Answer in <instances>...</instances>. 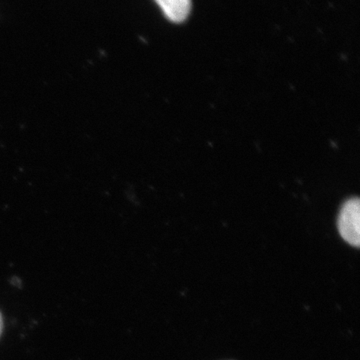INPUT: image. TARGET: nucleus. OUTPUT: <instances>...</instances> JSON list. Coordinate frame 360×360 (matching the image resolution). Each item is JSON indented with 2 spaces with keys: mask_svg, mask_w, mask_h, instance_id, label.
Segmentation results:
<instances>
[{
  "mask_svg": "<svg viewBox=\"0 0 360 360\" xmlns=\"http://www.w3.org/2000/svg\"><path fill=\"white\" fill-rule=\"evenodd\" d=\"M359 212V200L354 198L345 203L338 219V229L341 238L355 248H359L360 243Z\"/></svg>",
  "mask_w": 360,
  "mask_h": 360,
  "instance_id": "nucleus-1",
  "label": "nucleus"
},
{
  "mask_svg": "<svg viewBox=\"0 0 360 360\" xmlns=\"http://www.w3.org/2000/svg\"><path fill=\"white\" fill-rule=\"evenodd\" d=\"M165 16L172 22H182L191 11V0H155Z\"/></svg>",
  "mask_w": 360,
  "mask_h": 360,
  "instance_id": "nucleus-2",
  "label": "nucleus"
},
{
  "mask_svg": "<svg viewBox=\"0 0 360 360\" xmlns=\"http://www.w3.org/2000/svg\"><path fill=\"white\" fill-rule=\"evenodd\" d=\"M2 326H4V323H2V317L1 314H0V335H1L2 333Z\"/></svg>",
  "mask_w": 360,
  "mask_h": 360,
  "instance_id": "nucleus-3",
  "label": "nucleus"
}]
</instances>
